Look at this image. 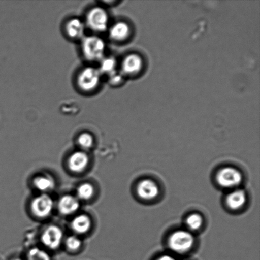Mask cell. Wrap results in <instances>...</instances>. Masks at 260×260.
Masks as SVG:
<instances>
[{
	"label": "cell",
	"mask_w": 260,
	"mask_h": 260,
	"mask_svg": "<svg viewBox=\"0 0 260 260\" xmlns=\"http://www.w3.org/2000/svg\"><path fill=\"white\" fill-rule=\"evenodd\" d=\"M81 50L86 59L91 62L103 59L106 45L104 40L96 36H90L83 38Z\"/></svg>",
	"instance_id": "1"
},
{
	"label": "cell",
	"mask_w": 260,
	"mask_h": 260,
	"mask_svg": "<svg viewBox=\"0 0 260 260\" xmlns=\"http://www.w3.org/2000/svg\"><path fill=\"white\" fill-rule=\"evenodd\" d=\"M101 80V73L99 69L88 67L79 73L77 83L81 90L89 92L98 87Z\"/></svg>",
	"instance_id": "2"
},
{
	"label": "cell",
	"mask_w": 260,
	"mask_h": 260,
	"mask_svg": "<svg viewBox=\"0 0 260 260\" xmlns=\"http://www.w3.org/2000/svg\"><path fill=\"white\" fill-rule=\"evenodd\" d=\"M194 238L192 234L186 231H177L170 236L168 245L172 251L184 253L189 251L193 245Z\"/></svg>",
	"instance_id": "3"
},
{
	"label": "cell",
	"mask_w": 260,
	"mask_h": 260,
	"mask_svg": "<svg viewBox=\"0 0 260 260\" xmlns=\"http://www.w3.org/2000/svg\"><path fill=\"white\" fill-rule=\"evenodd\" d=\"M54 202L47 193H41L35 197L30 203V210L32 215L39 219H45L52 215Z\"/></svg>",
	"instance_id": "4"
},
{
	"label": "cell",
	"mask_w": 260,
	"mask_h": 260,
	"mask_svg": "<svg viewBox=\"0 0 260 260\" xmlns=\"http://www.w3.org/2000/svg\"><path fill=\"white\" fill-rule=\"evenodd\" d=\"M108 15L103 8H93L86 15V24L94 31H105L108 28Z\"/></svg>",
	"instance_id": "5"
},
{
	"label": "cell",
	"mask_w": 260,
	"mask_h": 260,
	"mask_svg": "<svg viewBox=\"0 0 260 260\" xmlns=\"http://www.w3.org/2000/svg\"><path fill=\"white\" fill-rule=\"evenodd\" d=\"M63 239V233L62 229L55 225L48 226L43 231L41 236V241L43 245L52 250H55L59 248Z\"/></svg>",
	"instance_id": "6"
},
{
	"label": "cell",
	"mask_w": 260,
	"mask_h": 260,
	"mask_svg": "<svg viewBox=\"0 0 260 260\" xmlns=\"http://www.w3.org/2000/svg\"><path fill=\"white\" fill-rule=\"evenodd\" d=\"M243 176L239 170L233 167H226L219 171L216 180L221 187L233 188L240 184Z\"/></svg>",
	"instance_id": "7"
},
{
	"label": "cell",
	"mask_w": 260,
	"mask_h": 260,
	"mask_svg": "<svg viewBox=\"0 0 260 260\" xmlns=\"http://www.w3.org/2000/svg\"><path fill=\"white\" fill-rule=\"evenodd\" d=\"M90 162L87 153L84 150L74 152L69 157L68 167L69 169L75 173H81L84 172Z\"/></svg>",
	"instance_id": "8"
},
{
	"label": "cell",
	"mask_w": 260,
	"mask_h": 260,
	"mask_svg": "<svg viewBox=\"0 0 260 260\" xmlns=\"http://www.w3.org/2000/svg\"><path fill=\"white\" fill-rule=\"evenodd\" d=\"M80 202L76 196L66 194L59 199L57 203L58 210L61 215L71 216L77 212Z\"/></svg>",
	"instance_id": "9"
},
{
	"label": "cell",
	"mask_w": 260,
	"mask_h": 260,
	"mask_svg": "<svg viewBox=\"0 0 260 260\" xmlns=\"http://www.w3.org/2000/svg\"><path fill=\"white\" fill-rule=\"evenodd\" d=\"M138 195L145 200H151L159 194V188L152 180L145 179L140 182L137 187Z\"/></svg>",
	"instance_id": "10"
},
{
	"label": "cell",
	"mask_w": 260,
	"mask_h": 260,
	"mask_svg": "<svg viewBox=\"0 0 260 260\" xmlns=\"http://www.w3.org/2000/svg\"><path fill=\"white\" fill-rule=\"evenodd\" d=\"M91 219L86 214L76 215L71 223V229L78 235H83L88 233L91 230Z\"/></svg>",
	"instance_id": "11"
},
{
	"label": "cell",
	"mask_w": 260,
	"mask_h": 260,
	"mask_svg": "<svg viewBox=\"0 0 260 260\" xmlns=\"http://www.w3.org/2000/svg\"><path fill=\"white\" fill-rule=\"evenodd\" d=\"M32 184L41 193H47L54 189L55 181L50 175L42 174L37 176L33 179Z\"/></svg>",
	"instance_id": "12"
},
{
	"label": "cell",
	"mask_w": 260,
	"mask_h": 260,
	"mask_svg": "<svg viewBox=\"0 0 260 260\" xmlns=\"http://www.w3.org/2000/svg\"><path fill=\"white\" fill-rule=\"evenodd\" d=\"M85 30V24L78 18H73L69 20L66 25V33L69 37L73 39H80L83 37Z\"/></svg>",
	"instance_id": "13"
},
{
	"label": "cell",
	"mask_w": 260,
	"mask_h": 260,
	"mask_svg": "<svg viewBox=\"0 0 260 260\" xmlns=\"http://www.w3.org/2000/svg\"><path fill=\"white\" fill-rule=\"evenodd\" d=\"M246 201V193L241 190H235L229 193L226 199V204L232 210H238L243 207Z\"/></svg>",
	"instance_id": "14"
},
{
	"label": "cell",
	"mask_w": 260,
	"mask_h": 260,
	"mask_svg": "<svg viewBox=\"0 0 260 260\" xmlns=\"http://www.w3.org/2000/svg\"><path fill=\"white\" fill-rule=\"evenodd\" d=\"M95 192V187L91 183H83L79 185L76 189V198L79 201H87L93 197Z\"/></svg>",
	"instance_id": "15"
},
{
	"label": "cell",
	"mask_w": 260,
	"mask_h": 260,
	"mask_svg": "<svg viewBox=\"0 0 260 260\" xmlns=\"http://www.w3.org/2000/svg\"><path fill=\"white\" fill-rule=\"evenodd\" d=\"M142 66V60L139 56L130 55L125 58L123 63L124 72L132 74L137 72Z\"/></svg>",
	"instance_id": "16"
},
{
	"label": "cell",
	"mask_w": 260,
	"mask_h": 260,
	"mask_svg": "<svg viewBox=\"0 0 260 260\" xmlns=\"http://www.w3.org/2000/svg\"><path fill=\"white\" fill-rule=\"evenodd\" d=\"M128 25L124 22H118L111 28L110 37L114 40L121 41L125 39L129 34Z\"/></svg>",
	"instance_id": "17"
},
{
	"label": "cell",
	"mask_w": 260,
	"mask_h": 260,
	"mask_svg": "<svg viewBox=\"0 0 260 260\" xmlns=\"http://www.w3.org/2000/svg\"><path fill=\"white\" fill-rule=\"evenodd\" d=\"M26 260H52V258L44 249L33 248L27 252Z\"/></svg>",
	"instance_id": "18"
},
{
	"label": "cell",
	"mask_w": 260,
	"mask_h": 260,
	"mask_svg": "<svg viewBox=\"0 0 260 260\" xmlns=\"http://www.w3.org/2000/svg\"><path fill=\"white\" fill-rule=\"evenodd\" d=\"M79 146L83 150H88L92 148L94 144V138L92 135L88 132H84L79 135L77 139Z\"/></svg>",
	"instance_id": "19"
},
{
	"label": "cell",
	"mask_w": 260,
	"mask_h": 260,
	"mask_svg": "<svg viewBox=\"0 0 260 260\" xmlns=\"http://www.w3.org/2000/svg\"><path fill=\"white\" fill-rule=\"evenodd\" d=\"M203 223L202 216L199 214L193 213L188 216L186 223L190 230L196 231L201 228Z\"/></svg>",
	"instance_id": "20"
},
{
	"label": "cell",
	"mask_w": 260,
	"mask_h": 260,
	"mask_svg": "<svg viewBox=\"0 0 260 260\" xmlns=\"http://www.w3.org/2000/svg\"><path fill=\"white\" fill-rule=\"evenodd\" d=\"M65 244L68 250L71 252H76L82 246V241L77 236L72 235L69 236L66 239Z\"/></svg>",
	"instance_id": "21"
},
{
	"label": "cell",
	"mask_w": 260,
	"mask_h": 260,
	"mask_svg": "<svg viewBox=\"0 0 260 260\" xmlns=\"http://www.w3.org/2000/svg\"><path fill=\"white\" fill-rule=\"evenodd\" d=\"M100 69H99L102 73H109V75L114 73L116 66L115 60L113 58H107L102 59Z\"/></svg>",
	"instance_id": "22"
},
{
	"label": "cell",
	"mask_w": 260,
	"mask_h": 260,
	"mask_svg": "<svg viewBox=\"0 0 260 260\" xmlns=\"http://www.w3.org/2000/svg\"><path fill=\"white\" fill-rule=\"evenodd\" d=\"M157 260H176L173 256L170 255H163L160 256Z\"/></svg>",
	"instance_id": "23"
},
{
	"label": "cell",
	"mask_w": 260,
	"mask_h": 260,
	"mask_svg": "<svg viewBox=\"0 0 260 260\" xmlns=\"http://www.w3.org/2000/svg\"><path fill=\"white\" fill-rule=\"evenodd\" d=\"M14 260H21V259H15Z\"/></svg>",
	"instance_id": "24"
}]
</instances>
